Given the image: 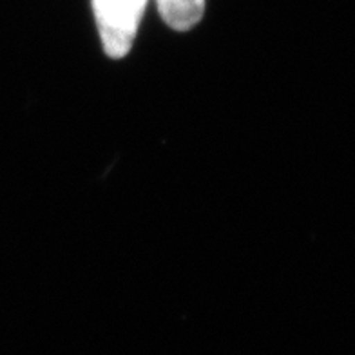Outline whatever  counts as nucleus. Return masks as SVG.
Wrapping results in <instances>:
<instances>
[{
    "label": "nucleus",
    "mask_w": 355,
    "mask_h": 355,
    "mask_svg": "<svg viewBox=\"0 0 355 355\" xmlns=\"http://www.w3.org/2000/svg\"><path fill=\"white\" fill-rule=\"evenodd\" d=\"M147 0H93L103 51L122 58L131 51Z\"/></svg>",
    "instance_id": "nucleus-1"
},
{
    "label": "nucleus",
    "mask_w": 355,
    "mask_h": 355,
    "mask_svg": "<svg viewBox=\"0 0 355 355\" xmlns=\"http://www.w3.org/2000/svg\"><path fill=\"white\" fill-rule=\"evenodd\" d=\"M165 24L176 31H189L205 13V0H156Z\"/></svg>",
    "instance_id": "nucleus-2"
}]
</instances>
